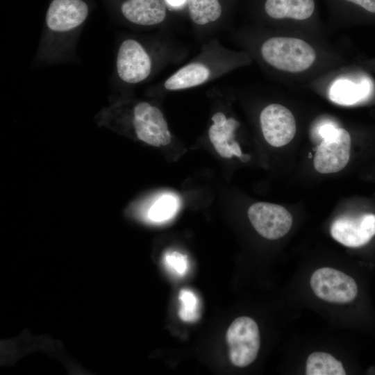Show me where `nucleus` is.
<instances>
[{
	"mask_svg": "<svg viewBox=\"0 0 375 375\" xmlns=\"http://www.w3.org/2000/svg\"><path fill=\"white\" fill-rule=\"evenodd\" d=\"M260 53L269 65L292 73L305 71L316 59V52L312 46L294 38H271L262 44Z\"/></svg>",
	"mask_w": 375,
	"mask_h": 375,
	"instance_id": "1",
	"label": "nucleus"
},
{
	"mask_svg": "<svg viewBox=\"0 0 375 375\" xmlns=\"http://www.w3.org/2000/svg\"><path fill=\"white\" fill-rule=\"evenodd\" d=\"M318 133L322 142L317 147L314 167L322 174L335 173L347 165L350 157L351 138L344 128L332 124L321 126Z\"/></svg>",
	"mask_w": 375,
	"mask_h": 375,
	"instance_id": "2",
	"label": "nucleus"
},
{
	"mask_svg": "<svg viewBox=\"0 0 375 375\" xmlns=\"http://www.w3.org/2000/svg\"><path fill=\"white\" fill-rule=\"evenodd\" d=\"M228 356L231 363L243 367L257 357L260 349V333L256 322L246 316L236 318L226 332Z\"/></svg>",
	"mask_w": 375,
	"mask_h": 375,
	"instance_id": "3",
	"label": "nucleus"
},
{
	"mask_svg": "<svg viewBox=\"0 0 375 375\" xmlns=\"http://www.w3.org/2000/svg\"><path fill=\"white\" fill-rule=\"evenodd\" d=\"M115 68L121 81L128 84H138L151 74L153 60L140 42L134 38H126L118 47Z\"/></svg>",
	"mask_w": 375,
	"mask_h": 375,
	"instance_id": "4",
	"label": "nucleus"
},
{
	"mask_svg": "<svg viewBox=\"0 0 375 375\" xmlns=\"http://www.w3.org/2000/svg\"><path fill=\"white\" fill-rule=\"evenodd\" d=\"M310 282L315 294L326 301L346 303L357 296L358 286L353 278L333 268L317 269Z\"/></svg>",
	"mask_w": 375,
	"mask_h": 375,
	"instance_id": "5",
	"label": "nucleus"
},
{
	"mask_svg": "<svg viewBox=\"0 0 375 375\" xmlns=\"http://www.w3.org/2000/svg\"><path fill=\"white\" fill-rule=\"evenodd\" d=\"M132 124L138 138L154 147L165 146L172 139L162 111L147 101L137 103L132 110Z\"/></svg>",
	"mask_w": 375,
	"mask_h": 375,
	"instance_id": "6",
	"label": "nucleus"
},
{
	"mask_svg": "<svg viewBox=\"0 0 375 375\" xmlns=\"http://www.w3.org/2000/svg\"><path fill=\"white\" fill-rule=\"evenodd\" d=\"M248 217L256 231L269 240L282 238L292 224V217L286 208L266 202L252 204L248 210Z\"/></svg>",
	"mask_w": 375,
	"mask_h": 375,
	"instance_id": "7",
	"label": "nucleus"
},
{
	"mask_svg": "<svg viewBox=\"0 0 375 375\" xmlns=\"http://www.w3.org/2000/svg\"><path fill=\"white\" fill-rule=\"evenodd\" d=\"M88 12L83 0H53L46 14L47 31L54 36L69 34L83 24Z\"/></svg>",
	"mask_w": 375,
	"mask_h": 375,
	"instance_id": "8",
	"label": "nucleus"
},
{
	"mask_svg": "<svg viewBox=\"0 0 375 375\" xmlns=\"http://www.w3.org/2000/svg\"><path fill=\"white\" fill-rule=\"evenodd\" d=\"M261 129L265 140L275 147L288 144L294 137L297 126L294 115L286 107L272 103L260 115Z\"/></svg>",
	"mask_w": 375,
	"mask_h": 375,
	"instance_id": "9",
	"label": "nucleus"
},
{
	"mask_svg": "<svg viewBox=\"0 0 375 375\" xmlns=\"http://www.w3.org/2000/svg\"><path fill=\"white\" fill-rule=\"evenodd\" d=\"M331 234L346 247L363 246L375 235V215L366 213L358 217H338L331 226Z\"/></svg>",
	"mask_w": 375,
	"mask_h": 375,
	"instance_id": "10",
	"label": "nucleus"
},
{
	"mask_svg": "<svg viewBox=\"0 0 375 375\" xmlns=\"http://www.w3.org/2000/svg\"><path fill=\"white\" fill-rule=\"evenodd\" d=\"M121 12L129 22L143 26L160 24L167 16L162 0H125Z\"/></svg>",
	"mask_w": 375,
	"mask_h": 375,
	"instance_id": "11",
	"label": "nucleus"
},
{
	"mask_svg": "<svg viewBox=\"0 0 375 375\" xmlns=\"http://www.w3.org/2000/svg\"><path fill=\"white\" fill-rule=\"evenodd\" d=\"M211 74V69L206 63L190 62L180 68L166 79L163 87L169 91L194 88L208 81Z\"/></svg>",
	"mask_w": 375,
	"mask_h": 375,
	"instance_id": "12",
	"label": "nucleus"
},
{
	"mask_svg": "<svg viewBox=\"0 0 375 375\" xmlns=\"http://www.w3.org/2000/svg\"><path fill=\"white\" fill-rule=\"evenodd\" d=\"M211 119L213 124L208 130L211 143L222 157L231 158L233 154L231 143L234 140V132L239 125L238 122L233 117L227 118L222 112L214 114Z\"/></svg>",
	"mask_w": 375,
	"mask_h": 375,
	"instance_id": "13",
	"label": "nucleus"
},
{
	"mask_svg": "<svg viewBox=\"0 0 375 375\" xmlns=\"http://www.w3.org/2000/svg\"><path fill=\"white\" fill-rule=\"evenodd\" d=\"M314 0H266L265 10L274 19L291 18L303 20L315 10Z\"/></svg>",
	"mask_w": 375,
	"mask_h": 375,
	"instance_id": "14",
	"label": "nucleus"
},
{
	"mask_svg": "<svg viewBox=\"0 0 375 375\" xmlns=\"http://www.w3.org/2000/svg\"><path fill=\"white\" fill-rule=\"evenodd\" d=\"M371 91V84L366 79L360 83L349 80H338L329 91L330 99L341 105H352L367 98Z\"/></svg>",
	"mask_w": 375,
	"mask_h": 375,
	"instance_id": "15",
	"label": "nucleus"
},
{
	"mask_svg": "<svg viewBox=\"0 0 375 375\" xmlns=\"http://www.w3.org/2000/svg\"><path fill=\"white\" fill-rule=\"evenodd\" d=\"M306 375H345L342 362L325 352H314L307 358Z\"/></svg>",
	"mask_w": 375,
	"mask_h": 375,
	"instance_id": "16",
	"label": "nucleus"
},
{
	"mask_svg": "<svg viewBox=\"0 0 375 375\" xmlns=\"http://www.w3.org/2000/svg\"><path fill=\"white\" fill-rule=\"evenodd\" d=\"M189 15L198 25H206L217 21L222 15L219 0H188Z\"/></svg>",
	"mask_w": 375,
	"mask_h": 375,
	"instance_id": "17",
	"label": "nucleus"
},
{
	"mask_svg": "<svg viewBox=\"0 0 375 375\" xmlns=\"http://www.w3.org/2000/svg\"><path fill=\"white\" fill-rule=\"evenodd\" d=\"M176 200L170 195H163L158 198L150 207L148 218L154 222H160L169 219L176 212Z\"/></svg>",
	"mask_w": 375,
	"mask_h": 375,
	"instance_id": "18",
	"label": "nucleus"
},
{
	"mask_svg": "<svg viewBox=\"0 0 375 375\" xmlns=\"http://www.w3.org/2000/svg\"><path fill=\"white\" fill-rule=\"evenodd\" d=\"M181 303L178 312L179 317L183 321L191 322L198 318V300L193 292L188 290H182L179 294Z\"/></svg>",
	"mask_w": 375,
	"mask_h": 375,
	"instance_id": "19",
	"label": "nucleus"
},
{
	"mask_svg": "<svg viewBox=\"0 0 375 375\" xmlns=\"http://www.w3.org/2000/svg\"><path fill=\"white\" fill-rule=\"evenodd\" d=\"M165 264L167 267L179 275L185 274L188 269L187 258L178 252H172L165 254Z\"/></svg>",
	"mask_w": 375,
	"mask_h": 375,
	"instance_id": "20",
	"label": "nucleus"
},
{
	"mask_svg": "<svg viewBox=\"0 0 375 375\" xmlns=\"http://www.w3.org/2000/svg\"><path fill=\"white\" fill-rule=\"evenodd\" d=\"M357 4L366 10L375 13V0H346Z\"/></svg>",
	"mask_w": 375,
	"mask_h": 375,
	"instance_id": "21",
	"label": "nucleus"
},
{
	"mask_svg": "<svg viewBox=\"0 0 375 375\" xmlns=\"http://www.w3.org/2000/svg\"><path fill=\"white\" fill-rule=\"evenodd\" d=\"M231 147L233 155L238 157L242 156V153L241 152L240 147L237 142H235V140L232 141L231 143Z\"/></svg>",
	"mask_w": 375,
	"mask_h": 375,
	"instance_id": "22",
	"label": "nucleus"
},
{
	"mask_svg": "<svg viewBox=\"0 0 375 375\" xmlns=\"http://www.w3.org/2000/svg\"><path fill=\"white\" fill-rule=\"evenodd\" d=\"M167 2L172 6H180L184 3L185 0H167Z\"/></svg>",
	"mask_w": 375,
	"mask_h": 375,
	"instance_id": "23",
	"label": "nucleus"
},
{
	"mask_svg": "<svg viewBox=\"0 0 375 375\" xmlns=\"http://www.w3.org/2000/svg\"><path fill=\"white\" fill-rule=\"evenodd\" d=\"M239 158L242 162L248 161L249 160V158H250V157L249 156L244 155V154H242V156H240Z\"/></svg>",
	"mask_w": 375,
	"mask_h": 375,
	"instance_id": "24",
	"label": "nucleus"
}]
</instances>
